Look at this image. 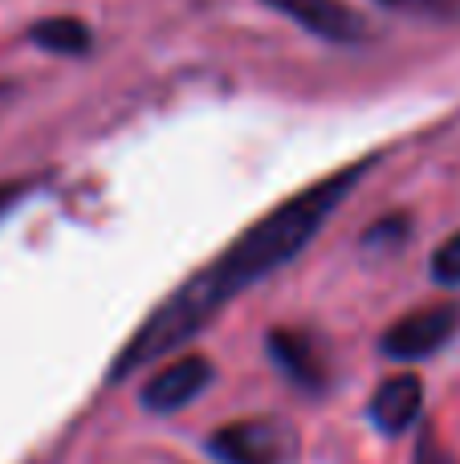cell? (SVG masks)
I'll return each instance as SVG.
<instances>
[{"label":"cell","mask_w":460,"mask_h":464,"mask_svg":"<svg viewBox=\"0 0 460 464\" xmlns=\"http://www.w3.org/2000/svg\"><path fill=\"white\" fill-rule=\"evenodd\" d=\"M371 168V160L350 163L342 171H331L326 179L302 188L298 196L282 200L269 217H261L257 225H249L216 261H208L200 273L184 281L143 326L130 334V343L122 346V354L114 359L110 379H122L130 371L147 367V362L163 359L168 351L184 346L187 338H196L236 294H244L249 285H257L261 277H269L273 269H282L285 261L302 253L314 240V232L334 217L342 200L355 192V184L363 179V171Z\"/></svg>","instance_id":"6da1fadb"},{"label":"cell","mask_w":460,"mask_h":464,"mask_svg":"<svg viewBox=\"0 0 460 464\" xmlns=\"http://www.w3.org/2000/svg\"><path fill=\"white\" fill-rule=\"evenodd\" d=\"M208 452L220 464H293L298 432L277 416H253L216 428L208 436Z\"/></svg>","instance_id":"7a4b0ae2"},{"label":"cell","mask_w":460,"mask_h":464,"mask_svg":"<svg viewBox=\"0 0 460 464\" xmlns=\"http://www.w3.org/2000/svg\"><path fill=\"white\" fill-rule=\"evenodd\" d=\"M456 330H460V302H432V305H420V310L404 314L399 322H391V326L383 330L379 346L388 359L420 362V359H428V354L445 351Z\"/></svg>","instance_id":"3957f363"},{"label":"cell","mask_w":460,"mask_h":464,"mask_svg":"<svg viewBox=\"0 0 460 464\" xmlns=\"http://www.w3.org/2000/svg\"><path fill=\"white\" fill-rule=\"evenodd\" d=\"M261 5H269L273 13L302 24V29L314 33V37L334 41V45H359V41L371 37L367 21L347 0H261Z\"/></svg>","instance_id":"277c9868"},{"label":"cell","mask_w":460,"mask_h":464,"mask_svg":"<svg viewBox=\"0 0 460 464\" xmlns=\"http://www.w3.org/2000/svg\"><path fill=\"white\" fill-rule=\"evenodd\" d=\"M212 383V362L204 354H184V359L168 362L163 371H155L151 379L143 383L139 400H143L147 411H179L204 395Z\"/></svg>","instance_id":"5b68a950"},{"label":"cell","mask_w":460,"mask_h":464,"mask_svg":"<svg viewBox=\"0 0 460 464\" xmlns=\"http://www.w3.org/2000/svg\"><path fill=\"white\" fill-rule=\"evenodd\" d=\"M424 411V379L420 375H391L371 395V424L383 436H404Z\"/></svg>","instance_id":"8992f818"},{"label":"cell","mask_w":460,"mask_h":464,"mask_svg":"<svg viewBox=\"0 0 460 464\" xmlns=\"http://www.w3.org/2000/svg\"><path fill=\"white\" fill-rule=\"evenodd\" d=\"M269 359L285 371V379L306 392H322L326 387V359L314 346V338L302 330H269Z\"/></svg>","instance_id":"52a82bcc"},{"label":"cell","mask_w":460,"mask_h":464,"mask_svg":"<svg viewBox=\"0 0 460 464\" xmlns=\"http://www.w3.org/2000/svg\"><path fill=\"white\" fill-rule=\"evenodd\" d=\"M29 41L57 57H86L94 49V33L78 16H45L29 29Z\"/></svg>","instance_id":"ba28073f"},{"label":"cell","mask_w":460,"mask_h":464,"mask_svg":"<svg viewBox=\"0 0 460 464\" xmlns=\"http://www.w3.org/2000/svg\"><path fill=\"white\" fill-rule=\"evenodd\" d=\"M432 277H436L440 285H460V232H453V237L432 253Z\"/></svg>","instance_id":"9c48e42d"},{"label":"cell","mask_w":460,"mask_h":464,"mask_svg":"<svg viewBox=\"0 0 460 464\" xmlns=\"http://www.w3.org/2000/svg\"><path fill=\"white\" fill-rule=\"evenodd\" d=\"M412 464H460V457L440 440L432 428H424L420 440H416V452H412Z\"/></svg>","instance_id":"30bf717a"},{"label":"cell","mask_w":460,"mask_h":464,"mask_svg":"<svg viewBox=\"0 0 460 464\" xmlns=\"http://www.w3.org/2000/svg\"><path fill=\"white\" fill-rule=\"evenodd\" d=\"M383 8H399V13H416V16H456L460 0H379Z\"/></svg>","instance_id":"8fae6325"},{"label":"cell","mask_w":460,"mask_h":464,"mask_svg":"<svg viewBox=\"0 0 460 464\" xmlns=\"http://www.w3.org/2000/svg\"><path fill=\"white\" fill-rule=\"evenodd\" d=\"M24 192H29V184H0V217H5Z\"/></svg>","instance_id":"7c38bea8"}]
</instances>
